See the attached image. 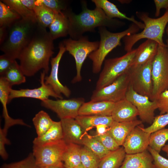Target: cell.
<instances>
[{
	"label": "cell",
	"mask_w": 168,
	"mask_h": 168,
	"mask_svg": "<svg viewBox=\"0 0 168 168\" xmlns=\"http://www.w3.org/2000/svg\"><path fill=\"white\" fill-rule=\"evenodd\" d=\"M53 40L46 28L38 23L32 38L18 58L25 76H34L41 69L48 73L50 59L54 53Z\"/></svg>",
	"instance_id": "1"
},
{
	"label": "cell",
	"mask_w": 168,
	"mask_h": 168,
	"mask_svg": "<svg viewBox=\"0 0 168 168\" xmlns=\"http://www.w3.org/2000/svg\"><path fill=\"white\" fill-rule=\"evenodd\" d=\"M82 11L79 14L68 8L63 11L69 21V35L71 39L77 40L86 32H94L97 27H116L122 24L119 21L107 17L103 11L96 7L94 10L89 9L86 1L81 2Z\"/></svg>",
	"instance_id": "2"
},
{
	"label": "cell",
	"mask_w": 168,
	"mask_h": 168,
	"mask_svg": "<svg viewBox=\"0 0 168 168\" xmlns=\"http://www.w3.org/2000/svg\"><path fill=\"white\" fill-rule=\"evenodd\" d=\"M38 25L37 21L21 18L8 27L7 37L0 45L4 54L18 59L24 48L30 41Z\"/></svg>",
	"instance_id": "3"
},
{
	"label": "cell",
	"mask_w": 168,
	"mask_h": 168,
	"mask_svg": "<svg viewBox=\"0 0 168 168\" xmlns=\"http://www.w3.org/2000/svg\"><path fill=\"white\" fill-rule=\"evenodd\" d=\"M138 16L144 25L143 30L138 33L126 36L123 38L124 50L128 52L132 50L134 45L139 40L147 39L155 41L159 45L167 47L162 37L165 27L168 23V10L161 16L151 18L145 13H137Z\"/></svg>",
	"instance_id": "4"
},
{
	"label": "cell",
	"mask_w": 168,
	"mask_h": 168,
	"mask_svg": "<svg viewBox=\"0 0 168 168\" xmlns=\"http://www.w3.org/2000/svg\"><path fill=\"white\" fill-rule=\"evenodd\" d=\"M139 28L133 23L127 29L120 32L113 33L105 27L99 28L100 41L98 48L88 56L92 62V72L97 73L101 70L103 61L108 54L113 49L121 44V40L126 36L136 33Z\"/></svg>",
	"instance_id": "5"
},
{
	"label": "cell",
	"mask_w": 168,
	"mask_h": 168,
	"mask_svg": "<svg viewBox=\"0 0 168 168\" xmlns=\"http://www.w3.org/2000/svg\"><path fill=\"white\" fill-rule=\"evenodd\" d=\"M137 49H132L119 57L106 60L96 83L95 89H99L113 82L131 68Z\"/></svg>",
	"instance_id": "6"
},
{
	"label": "cell",
	"mask_w": 168,
	"mask_h": 168,
	"mask_svg": "<svg viewBox=\"0 0 168 168\" xmlns=\"http://www.w3.org/2000/svg\"><path fill=\"white\" fill-rule=\"evenodd\" d=\"M66 51L72 55L75 59L76 75L72 81L74 83L82 80L81 70L82 64L86 58L98 48L100 41H90L86 36H83L78 40L71 38L64 40L63 42Z\"/></svg>",
	"instance_id": "7"
},
{
	"label": "cell",
	"mask_w": 168,
	"mask_h": 168,
	"mask_svg": "<svg viewBox=\"0 0 168 168\" xmlns=\"http://www.w3.org/2000/svg\"><path fill=\"white\" fill-rule=\"evenodd\" d=\"M153 89L152 101L156 100L160 94L168 90V49L159 45L152 64Z\"/></svg>",
	"instance_id": "8"
},
{
	"label": "cell",
	"mask_w": 168,
	"mask_h": 168,
	"mask_svg": "<svg viewBox=\"0 0 168 168\" xmlns=\"http://www.w3.org/2000/svg\"><path fill=\"white\" fill-rule=\"evenodd\" d=\"M154 58L142 65L131 67L128 71L129 86L137 93L148 97L151 100L153 89L152 70Z\"/></svg>",
	"instance_id": "9"
},
{
	"label": "cell",
	"mask_w": 168,
	"mask_h": 168,
	"mask_svg": "<svg viewBox=\"0 0 168 168\" xmlns=\"http://www.w3.org/2000/svg\"><path fill=\"white\" fill-rule=\"evenodd\" d=\"M67 143L63 139L43 145H33V152L39 167L63 165L62 156Z\"/></svg>",
	"instance_id": "10"
},
{
	"label": "cell",
	"mask_w": 168,
	"mask_h": 168,
	"mask_svg": "<svg viewBox=\"0 0 168 168\" xmlns=\"http://www.w3.org/2000/svg\"><path fill=\"white\" fill-rule=\"evenodd\" d=\"M128 71L110 84L99 89H95L91 95V100L116 103L125 99L129 86Z\"/></svg>",
	"instance_id": "11"
},
{
	"label": "cell",
	"mask_w": 168,
	"mask_h": 168,
	"mask_svg": "<svg viewBox=\"0 0 168 168\" xmlns=\"http://www.w3.org/2000/svg\"><path fill=\"white\" fill-rule=\"evenodd\" d=\"M85 102V99L83 98L56 100L48 99L41 101V105L56 113L61 119L68 118L75 119L78 115L80 108Z\"/></svg>",
	"instance_id": "12"
},
{
	"label": "cell",
	"mask_w": 168,
	"mask_h": 168,
	"mask_svg": "<svg viewBox=\"0 0 168 168\" xmlns=\"http://www.w3.org/2000/svg\"><path fill=\"white\" fill-rule=\"evenodd\" d=\"M125 98L137 108L138 116L142 122L151 124L152 123L155 117V111L158 108L156 100L152 101L148 97L138 94L130 86Z\"/></svg>",
	"instance_id": "13"
},
{
	"label": "cell",
	"mask_w": 168,
	"mask_h": 168,
	"mask_svg": "<svg viewBox=\"0 0 168 168\" xmlns=\"http://www.w3.org/2000/svg\"><path fill=\"white\" fill-rule=\"evenodd\" d=\"M46 73L44 71L41 73L39 87L33 89H21L19 90H11L8 97V103L12 99L20 97L31 98L38 99L41 101L47 100L51 96L57 99H63L62 95L56 93L49 85L46 84L44 78Z\"/></svg>",
	"instance_id": "14"
},
{
	"label": "cell",
	"mask_w": 168,
	"mask_h": 168,
	"mask_svg": "<svg viewBox=\"0 0 168 168\" xmlns=\"http://www.w3.org/2000/svg\"><path fill=\"white\" fill-rule=\"evenodd\" d=\"M150 134L142 130L140 125L135 127L127 136L122 145L126 154H135L147 150Z\"/></svg>",
	"instance_id": "15"
},
{
	"label": "cell",
	"mask_w": 168,
	"mask_h": 168,
	"mask_svg": "<svg viewBox=\"0 0 168 168\" xmlns=\"http://www.w3.org/2000/svg\"><path fill=\"white\" fill-rule=\"evenodd\" d=\"M59 50L57 55L52 58L50 60L51 71L49 76L45 77V83L50 85L55 92L60 95L62 94L67 97H69L71 94L70 90L65 86L63 85L60 82L58 77V68L60 61L66 49L62 42L59 44Z\"/></svg>",
	"instance_id": "16"
},
{
	"label": "cell",
	"mask_w": 168,
	"mask_h": 168,
	"mask_svg": "<svg viewBox=\"0 0 168 168\" xmlns=\"http://www.w3.org/2000/svg\"><path fill=\"white\" fill-rule=\"evenodd\" d=\"M12 86L3 77H0V101L2 106V116L4 124L3 130L7 133L8 129L15 125H20L28 127L29 126L21 119H14L9 115L7 105L8 104V97Z\"/></svg>",
	"instance_id": "17"
},
{
	"label": "cell",
	"mask_w": 168,
	"mask_h": 168,
	"mask_svg": "<svg viewBox=\"0 0 168 168\" xmlns=\"http://www.w3.org/2000/svg\"><path fill=\"white\" fill-rule=\"evenodd\" d=\"M63 129V140L67 143L82 145L83 137L87 132L74 118L60 119Z\"/></svg>",
	"instance_id": "18"
},
{
	"label": "cell",
	"mask_w": 168,
	"mask_h": 168,
	"mask_svg": "<svg viewBox=\"0 0 168 168\" xmlns=\"http://www.w3.org/2000/svg\"><path fill=\"white\" fill-rule=\"evenodd\" d=\"M138 116L137 108L126 98L115 103L111 115L113 120L118 122L133 121Z\"/></svg>",
	"instance_id": "19"
},
{
	"label": "cell",
	"mask_w": 168,
	"mask_h": 168,
	"mask_svg": "<svg viewBox=\"0 0 168 168\" xmlns=\"http://www.w3.org/2000/svg\"><path fill=\"white\" fill-rule=\"evenodd\" d=\"M115 103L106 101H90L85 102L81 107L78 115L111 116Z\"/></svg>",
	"instance_id": "20"
},
{
	"label": "cell",
	"mask_w": 168,
	"mask_h": 168,
	"mask_svg": "<svg viewBox=\"0 0 168 168\" xmlns=\"http://www.w3.org/2000/svg\"><path fill=\"white\" fill-rule=\"evenodd\" d=\"M119 168H156L153 158L147 150L133 154H126Z\"/></svg>",
	"instance_id": "21"
},
{
	"label": "cell",
	"mask_w": 168,
	"mask_h": 168,
	"mask_svg": "<svg viewBox=\"0 0 168 168\" xmlns=\"http://www.w3.org/2000/svg\"><path fill=\"white\" fill-rule=\"evenodd\" d=\"M140 120L127 122H118L114 121L109 128L108 131L120 146L123 144L127 136L136 126L141 125Z\"/></svg>",
	"instance_id": "22"
},
{
	"label": "cell",
	"mask_w": 168,
	"mask_h": 168,
	"mask_svg": "<svg viewBox=\"0 0 168 168\" xmlns=\"http://www.w3.org/2000/svg\"><path fill=\"white\" fill-rule=\"evenodd\" d=\"M158 44L155 41L147 40L137 48V51L131 67L142 65L154 58L157 53Z\"/></svg>",
	"instance_id": "23"
},
{
	"label": "cell",
	"mask_w": 168,
	"mask_h": 168,
	"mask_svg": "<svg viewBox=\"0 0 168 168\" xmlns=\"http://www.w3.org/2000/svg\"><path fill=\"white\" fill-rule=\"evenodd\" d=\"M96 6L100 8L104 12L106 16L112 19L114 18L124 19L133 22L141 29H143V23L138 21L135 19L134 16L128 17L125 14L120 12L114 3L107 0H92Z\"/></svg>",
	"instance_id": "24"
},
{
	"label": "cell",
	"mask_w": 168,
	"mask_h": 168,
	"mask_svg": "<svg viewBox=\"0 0 168 168\" xmlns=\"http://www.w3.org/2000/svg\"><path fill=\"white\" fill-rule=\"evenodd\" d=\"M49 27V33L54 40L58 38L65 37L69 34V19L63 11L55 14L53 21Z\"/></svg>",
	"instance_id": "25"
},
{
	"label": "cell",
	"mask_w": 168,
	"mask_h": 168,
	"mask_svg": "<svg viewBox=\"0 0 168 168\" xmlns=\"http://www.w3.org/2000/svg\"><path fill=\"white\" fill-rule=\"evenodd\" d=\"M63 139V134L60 121H54L48 131L42 136L34 138L33 145H43L56 142Z\"/></svg>",
	"instance_id": "26"
},
{
	"label": "cell",
	"mask_w": 168,
	"mask_h": 168,
	"mask_svg": "<svg viewBox=\"0 0 168 168\" xmlns=\"http://www.w3.org/2000/svg\"><path fill=\"white\" fill-rule=\"evenodd\" d=\"M80 145L67 143L62 156V162L65 168H76L82 164Z\"/></svg>",
	"instance_id": "27"
},
{
	"label": "cell",
	"mask_w": 168,
	"mask_h": 168,
	"mask_svg": "<svg viewBox=\"0 0 168 168\" xmlns=\"http://www.w3.org/2000/svg\"><path fill=\"white\" fill-rule=\"evenodd\" d=\"M75 119L86 131L100 124L110 127L114 120L111 116L100 115H78Z\"/></svg>",
	"instance_id": "28"
},
{
	"label": "cell",
	"mask_w": 168,
	"mask_h": 168,
	"mask_svg": "<svg viewBox=\"0 0 168 168\" xmlns=\"http://www.w3.org/2000/svg\"><path fill=\"white\" fill-rule=\"evenodd\" d=\"M126 154L123 146L110 151L101 159L98 168H119Z\"/></svg>",
	"instance_id": "29"
},
{
	"label": "cell",
	"mask_w": 168,
	"mask_h": 168,
	"mask_svg": "<svg viewBox=\"0 0 168 168\" xmlns=\"http://www.w3.org/2000/svg\"><path fill=\"white\" fill-rule=\"evenodd\" d=\"M36 6L33 10L38 23L46 28L49 26L52 22L55 14L39 1L36 0Z\"/></svg>",
	"instance_id": "30"
},
{
	"label": "cell",
	"mask_w": 168,
	"mask_h": 168,
	"mask_svg": "<svg viewBox=\"0 0 168 168\" xmlns=\"http://www.w3.org/2000/svg\"><path fill=\"white\" fill-rule=\"evenodd\" d=\"M32 121L38 137L44 134L54 122L48 114L43 110L37 113L33 118Z\"/></svg>",
	"instance_id": "31"
},
{
	"label": "cell",
	"mask_w": 168,
	"mask_h": 168,
	"mask_svg": "<svg viewBox=\"0 0 168 168\" xmlns=\"http://www.w3.org/2000/svg\"><path fill=\"white\" fill-rule=\"evenodd\" d=\"M82 145L90 149L100 159L110 152L98 140L88 134L87 132L84 134L82 140Z\"/></svg>",
	"instance_id": "32"
},
{
	"label": "cell",
	"mask_w": 168,
	"mask_h": 168,
	"mask_svg": "<svg viewBox=\"0 0 168 168\" xmlns=\"http://www.w3.org/2000/svg\"><path fill=\"white\" fill-rule=\"evenodd\" d=\"M20 65L15 60L2 76L12 86L24 83L26 78Z\"/></svg>",
	"instance_id": "33"
},
{
	"label": "cell",
	"mask_w": 168,
	"mask_h": 168,
	"mask_svg": "<svg viewBox=\"0 0 168 168\" xmlns=\"http://www.w3.org/2000/svg\"><path fill=\"white\" fill-rule=\"evenodd\" d=\"M1 1L11 9L18 13L21 18L37 21L34 12L27 8L22 3L21 0Z\"/></svg>",
	"instance_id": "34"
},
{
	"label": "cell",
	"mask_w": 168,
	"mask_h": 168,
	"mask_svg": "<svg viewBox=\"0 0 168 168\" xmlns=\"http://www.w3.org/2000/svg\"><path fill=\"white\" fill-rule=\"evenodd\" d=\"M21 18V16L18 13L0 0V27H8Z\"/></svg>",
	"instance_id": "35"
},
{
	"label": "cell",
	"mask_w": 168,
	"mask_h": 168,
	"mask_svg": "<svg viewBox=\"0 0 168 168\" xmlns=\"http://www.w3.org/2000/svg\"><path fill=\"white\" fill-rule=\"evenodd\" d=\"M168 140V128H163L151 133L149 147L160 153Z\"/></svg>",
	"instance_id": "36"
},
{
	"label": "cell",
	"mask_w": 168,
	"mask_h": 168,
	"mask_svg": "<svg viewBox=\"0 0 168 168\" xmlns=\"http://www.w3.org/2000/svg\"><path fill=\"white\" fill-rule=\"evenodd\" d=\"M82 164L87 168H98L101 159L86 146L81 149Z\"/></svg>",
	"instance_id": "37"
},
{
	"label": "cell",
	"mask_w": 168,
	"mask_h": 168,
	"mask_svg": "<svg viewBox=\"0 0 168 168\" xmlns=\"http://www.w3.org/2000/svg\"><path fill=\"white\" fill-rule=\"evenodd\" d=\"M1 168H39L32 153H30L25 159L18 162L5 163Z\"/></svg>",
	"instance_id": "38"
},
{
	"label": "cell",
	"mask_w": 168,
	"mask_h": 168,
	"mask_svg": "<svg viewBox=\"0 0 168 168\" xmlns=\"http://www.w3.org/2000/svg\"><path fill=\"white\" fill-rule=\"evenodd\" d=\"M168 124V113L160 114L155 117L152 123L148 127L144 128L141 127L144 131L151 133L162 129Z\"/></svg>",
	"instance_id": "39"
},
{
	"label": "cell",
	"mask_w": 168,
	"mask_h": 168,
	"mask_svg": "<svg viewBox=\"0 0 168 168\" xmlns=\"http://www.w3.org/2000/svg\"><path fill=\"white\" fill-rule=\"evenodd\" d=\"M93 137L100 141L110 151L116 150L120 147L108 131L103 134H96Z\"/></svg>",
	"instance_id": "40"
},
{
	"label": "cell",
	"mask_w": 168,
	"mask_h": 168,
	"mask_svg": "<svg viewBox=\"0 0 168 168\" xmlns=\"http://www.w3.org/2000/svg\"><path fill=\"white\" fill-rule=\"evenodd\" d=\"M39 1L55 14L65 11L68 5V1L65 0H39Z\"/></svg>",
	"instance_id": "41"
},
{
	"label": "cell",
	"mask_w": 168,
	"mask_h": 168,
	"mask_svg": "<svg viewBox=\"0 0 168 168\" xmlns=\"http://www.w3.org/2000/svg\"><path fill=\"white\" fill-rule=\"evenodd\" d=\"M148 151L152 155L156 168H168V159L161 156L159 153L149 146Z\"/></svg>",
	"instance_id": "42"
},
{
	"label": "cell",
	"mask_w": 168,
	"mask_h": 168,
	"mask_svg": "<svg viewBox=\"0 0 168 168\" xmlns=\"http://www.w3.org/2000/svg\"><path fill=\"white\" fill-rule=\"evenodd\" d=\"M160 114L168 113V90L161 93L156 100Z\"/></svg>",
	"instance_id": "43"
},
{
	"label": "cell",
	"mask_w": 168,
	"mask_h": 168,
	"mask_svg": "<svg viewBox=\"0 0 168 168\" xmlns=\"http://www.w3.org/2000/svg\"><path fill=\"white\" fill-rule=\"evenodd\" d=\"M15 60L6 54L0 56V75L2 76Z\"/></svg>",
	"instance_id": "44"
},
{
	"label": "cell",
	"mask_w": 168,
	"mask_h": 168,
	"mask_svg": "<svg viewBox=\"0 0 168 168\" xmlns=\"http://www.w3.org/2000/svg\"><path fill=\"white\" fill-rule=\"evenodd\" d=\"M7 133L5 132L2 129H0V155L4 160H6L8 157V154L5 148L6 144H10V141L7 138Z\"/></svg>",
	"instance_id": "45"
},
{
	"label": "cell",
	"mask_w": 168,
	"mask_h": 168,
	"mask_svg": "<svg viewBox=\"0 0 168 168\" xmlns=\"http://www.w3.org/2000/svg\"><path fill=\"white\" fill-rule=\"evenodd\" d=\"M154 2L156 7V16H158L160 15L161 8H165L166 10H168V0H154Z\"/></svg>",
	"instance_id": "46"
},
{
	"label": "cell",
	"mask_w": 168,
	"mask_h": 168,
	"mask_svg": "<svg viewBox=\"0 0 168 168\" xmlns=\"http://www.w3.org/2000/svg\"><path fill=\"white\" fill-rule=\"evenodd\" d=\"M8 33V27H0V45L2 44L6 40Z\"/></svg>",
	"instance_id": "47"
},
{
	"label": "cell",
	"mask_w": 168,
	"mask_h": 168,
	"mask_svg": "<svg viewBox=\"0 0 168 168\" xmlns=\"http://www.w3.org/2000/svg\"><path fill=\"white\" fill-rule=\"evenodd\" d=\"M35 0H21L22 3L27 8L33 11L36 6Z\"/></svg>",
	"instance_id": "48"
},
{
	"label": "cell",
	"mask_w": 168,
	"mask_h": 168,
	"mask_svg": "<svg viewBox=\"0 0 168 168\" xmlns=\"http://www.w3.org/2000/svg\"><path fill=\"white\" fill-rule=\"evenodd\" d=\"M97 134H102L107 132L109 130V127L103 124H100L96 127Z\"/></svg>",
	"instance_id": "49"
},
{
	"label": "cell",
	"mask_w": 168,
	"mask_h": 168,
	"mask_svg": "<svg viewBox=\"0 0 168 168\" xmlns=\"http://www.w3.org/2000/svg\"><path fill=\"white\" fill-rule=\"evenodd\" d=\"M161 150L166 153L168 157V144L165 145L162 148Z\"/></svg>",
	"instance_id": "50"
},
{
	"label": "cell",
	"mask_w": 168,
	"mask_h": 168,
	"mask_svg": "<svg viewBox=\"0 0 168 168\" xmlns=\"http://www.w3.org/2000/svg\"><path fill=\"white\" fill-rule=\"evenodd\" d=\"M63 165L60 166H47L43 167H39V168H63Z\"/></svg>",
	"instance_id": "51"
},
{
	"label": "cell",
	"mask_w": 168,
	"mask_h": 168,
	"mask_svg": "<svg viewBox=\"0 0 168 168\" xmlns=\"http://www.w3.org/2000/svg\"><path fill=\"white\" fill-rule=\"evenodd\" d=\"M76 168H87L84 166L82 164L81 165H80V166H78Z\"/></svg>",
	"instance_id": "52"
},
{
	"label": "cell",
	"mask_w": 168,
	"mask_h": 168,
	"mask_svg": "<svg viewBox=\"0 0 168 168\" xmlns=\"http://www.w3.org/2000/svg\"><path fill=\"white\" fill-rule=\"evenodd\" d=\"M166 32L167 34V35L168 36V26L167 27L166 29Z\"/></svg>",
	"instance_id": "53"
},
{
	"label": "cell",
	"mask_w": 168,
	"mask_h": 168,
	"mask_svg": "<svg viewBox=\"0 0 168 168\" xmlns=\"http://www.w3.org/2000/svg\"><path fill=\"white\" fill-rule=\"evenodd\" d=\"M166 42H167V48L168 49V39L167 40H166Z\"/></svg>",
	"instance_id": "54"
},
{
	"label": "cell",
	"mask_w": 168,
	"mask_h": 168,
	"mask_svg": "<svg viewBox=\"0 0 168 168\" xmlns=\"http://www.w3.org/2000/svg\"><path fill=\"white\" fill-rule=\"evenodd\" d=\"M63 168H65L64 167H63Z\"/></svg>",
	"instance_id": "55"
}]
</instances>
